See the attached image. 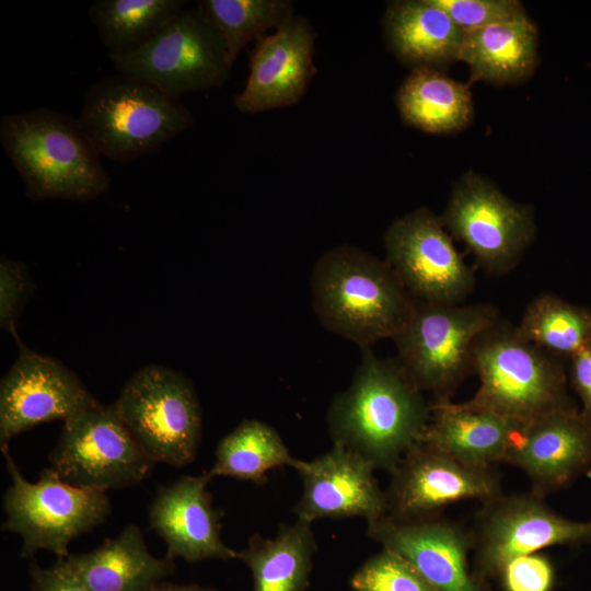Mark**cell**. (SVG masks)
<instances>
[{"instance_id": "obj_1", "label": "cell", "mask_w": 591, "mask_h": 591, "mask_svg": "<svg viewBox=\"0 0 591 591\" xmlns=\"http://www.w3.org/2000/svg\"><path fill=\"white\" fill-rule=\"evenodd\" d=\"M350 385L338 393L327 413L334 445L391 473L426 427L431 403L408 379L397 360H383L371 347Z\"/></svg>"}, {"instance_id": "obj_2", "label": "cell", "mask_w": 591, "mask_h": 591, "mask_svg": "<svg viewBox=\"0 0 591 591\" xmlns=\"http://www.w3.org/2000/svg\"><path fill=\"white\" fill-rule=\"evenodd\" d=\"M311 293L321 324L361 348L393 339L415 305L386 260L351 245L321 255L312 270Z\"/></svg>"}, {"instance_id": "obj_3", "label": "cell", "mask_w": 591, "mask_h": 591, "mask_svg": "<svg viewBox=\"0 0 591 591\" xmlns=\"http://www.w3.org/2000/svg\"><path fill=\"white\" fill-rule=\"evenodd\" d=\"M0 141L31 199H95L111 187L100 153L78 118L50 108L7 114Z\"/></svg>"}, {"instance_id": "obj_4", "label": "cell", "mask_w": 591, "mask_h": 591, "mask_svg": "<svg viewBox=\"0 0 591 591\" xmlns=\"http://www.w3.org/2000/svg\"><path fill=\"white\" fill-rule=\"evenodd\" d=\"M479 387L467 402L523 428L549 413L576 408L567 390L566 360L523 340L499 320L472 350Z\"/></svg>"}, {"instance_id": "obj_5", "label": "cell", "mask_w": 591, "mask_h": 591, "mask_svg": "<svg viewBox=\"0 0 591 591\" xmlns=\"http://www.w3.org/2000/svg\"><path fill=\"white\" fill-rule=\"evenodd\" d=\"M78 119L100 155L125 163L155 152L194 124L177 99L123 74L92 83Z\"/></svg>"}, {"instance_id": "obj_6", "label": "cell", "mask_w": 591, "mask_h": 591, "mask_svg": "<svg viewBox=\"0 0 591 591\" xmlns=\"http://www.w3.org/2000/svg\"><path fill=\"white\" fill-rule=\"evenodd\" d=\"M500 320L491 303L439 304L415 300L413 313L393 338L408 379L433 402L451 401L473 373L476 338Z\"/></svg>"}, {"instance_id": "obj_7", "label": "cell", "mask_w": 591, "mask_h": 591, "mask_svg": "<svg viewBox=\"0 0 591 591\" xmlns=\"http://www.w3.org/2000/svg\"><path fill=\"white\" fill-rule=\"evenodd\" d=\"M11 485L3 495L7 520L2 530L22 540L21 557L30 558L47 551L67 558L69 544L77 536L103 523L111 503L105 491L73 486L50 467L42 471L35 483L20 472L8 445L0 447Z\"/></svg>"}, {"instance_id": "obj_8", "label": "cell", "mask_w": 591, "mask_h": 591, "mask_svg": "<svg viewBox=\"0 0 591 591\" xmlns=\"http://www.w3.org/2000/svg\"><path fill=\"white\" fill-rule=\"evenodd\" d=\"M114 405L154 463L183 467L195 460L201 438V407L184 374L158 364L142 367L124 384Z\"/></svg>"}, {"instance_id": "obj_9", "label": "cell", "mask_w": 591, "mask_h": 591, "mask_svg": "<svg viewBox=\"0 0 591 591\" xmlns=\"http://www.w3.org/2000/svg\"><path fill=\"white\" fill-rule=\"evenodd\" d=\"M112 61L119 74L153 84L177 100L222 86L233 66L221 34L198 5L182 10L147 44Z\"/></svg>"}, {"instance_id": "obj_10", "label": "cell", "mask_w": 591, "mask_h": 591, "mask_svg": "<svg viewBox=\"0 0 591 591\" xmlns=\"http://www.w3.org/2000/svg\"><path fill=\"white\" fill-rule=\"evenodd\" d=\"M48 460V467L66 483L105 493L139 485L155 464L131 436L114 403H100L65 421Z\"/></svg>"}, {"instance_id": "obj_11", "label": "cell", "mask_w": 591, "mask_h": 591, "mask_svg": "<svg viewBox=\"0 0 591 591\" xmlns=\"http://www.w3.org/2000/svg\"><path fill=\"white\" fill-rule=\"evenodd\" d=\"M440 218L451 236L464 243L476 264L491 276L514 269L536 234L533 209L473 171L454 184Z\"/></svg>"}, {"instance_id": "obj_12", "label": "cell", "mask_w": 591, "mask_h": 591, "mask_svg": "<svg viewBox=\"0 0 591 591\" xmlns=\"http://www.w3.org/2000/svg\"><path fill=\"white\" fill-rule=\"evenodd\" d=\"M471 536L473 571L489 582L512 558L552 546L590 544L591 520L567 519L532 491L502 493L482 503Z\"/></svg>"}, {"instance_id": "obj_13", "label": "cell", "mask_w": 591, "mask_h": 591, "mask_svg": "<svg viewBox=\"0 0 591 591\" xmlns=\"http://www.w3.org/2000/svg\"><path fill=\"white\" fill-rule=\"evenodd\" d=\"M386 262L418 301L461 304L476 276L440 217L421 207L394 220L384 234Z\"/></svg>"}, {"instance_id": "obj_14", "label": "cell", "mask_w": 591, "mask_h": 591, "mask_svg": "<svg viewBox=\"0 0 591 591\" xmlns=\"http://www.w3.org/2000/svg\"><path fill=\"white\" fill-rule=\"evenodd\" d=\"M495 467L468 465L425 442H415L391 472L385 490L387 514L416 520L442 514L452 503L501 495Z\"/></svg>"}, {"instance_id": "obj_15", "label": "cell", "mask_w": 591, "mask_h": 591, "mask_svg": "<svg viewBox=\"0 0 591 591\" xmlns=\"http://www.w3.org/2000/svg\"><path fill=\"white\" fill-rule=\"evenodd\" d=\"M20 345V355L0 384V447L51 420L63 422L100 404L60 361Z\"/></svg>"}, {"instance_id": "obj_16", "label": "cell", "mask_w": 591, "mask_h": 591, "mask_svg": "<svg viewBox=\"0 0 591 591\" xmlns=\"http://www.w3.org/2000/svg\"><path fill=\"white\" fill-rule=\"evenodd\" d=\"M367 535L406 559L436 591H490L470 565L471 530L442 514L399 520L385 514L367 522Z\"/></svg>"}, {"instance_id": "obj_17", "label": "cell", "mask_w": 591, "mask_h": 591, "mask_svg": "<svg viewBox=\"0 0 591 591\" xmlns=\"http://www.w3.org/2000/svg\"><path fill=\"white\" fill-rule=\"evenodd\" d=\"M374 470L360 455L334 444L312 461L300 460L296 471L303 493L294 507L297 519L312 523L360 517L370 522L387 514L385 490L380 488Z\"/></svg>"}, {"instance_id": "obj_18", "label": "cell", "mask_w": 591, "mask_h": 591, "mask_svg": "<svg viewBox=\"0 0 591 591\" xmlns=\"http://www.w3.org/2000/svg\"><path fill=\"white\" fill-rule=\"evenodd\" d=\"M314 31L302 16L258 39L246 84L234 97L237 111L256 114L299 102L314 76Z\"/></svg>"}, {"instance_id": "obj_19", "label": "cell", "mask_w": 591, "mask_h": 591, "mask_svg": "<svg viewBox=\"0 0 591 591\" xmlns=\"http://www.w3.org/2000/svg\"><path fill=\"white\" fill-rule=\"evenodd\" d=\"M506 463L522 470L530 491L545 498L591 467V426L578 407L544 415L520 430Z\"/></svg>"}, {"instance_id": "obj_20", "label": "cell", "mask_w": 591, "mask_h": 591, "mask_svg": "<svg viewBox=\"0 0 591 591\" xmlns=\"http://www.w3.org/2000/svg\"><path fill=\"white\" fill-rule=\"evenodd\" d=\"M208 472L182 476L157 491L149 507V524L166 544L167 559L188 563L236 559L220 535V514L212 506Z\"/></svg>"}, {"instance_id": "obj_21", "label": "cell", "mask_w": 591, "mask_h": 591, "mask_svg": "<svg viewBox=\"0 0 591 591\" xmlns=\"http://www.w3.org/2000/svg\"><path fill=\"white\" fill-rule=\"evenodd\" d=\"M522 428L463 403L431 402L429 420L417 441L430 444L473 466L506 463Z\"/></svg>"}, {"instance_id": "obj_22", "label": "cell", "mask_w": 591, "mask_h": 591, "mask_svg": "<svg viewBox=\"0 0 591 591\" xmlns=\"http://www.w3.org/2000/svg\"><path fill=\"white\" fill-rule=\"evenodd\" d=\"M63 561L90 591H150L175 569L173 560L149 552L135 524L90 552L70 554Z\"/></svg>"}, {"instance_id": "obj_23", "label": "cell", "mask_w": 591, "mask_h": 591, "mask_svg": "<svg viewBox=\"0 0 591 591\" xmlns=\"http://www.w3.org/2000/svg\"><path fill=\"white\" fill-rule=\"evenodd\" d=\"M384 31L404 65L442 69L459 60L464 31L432 0H397L387 4Z\"/></svg>"}, {"instance_id": "obj_24", "label": "cell", "mask_w": 591, "mask_h": 591, "mask_svg": "<svg viewBox=\"0 0 591 591\" xmlns=\"http://www.w3.org/2000/svg\"><path fill=\"white\" fill-rule=\"evenodd\" d=\"M538 35L528 15L464 33L459 60L470 67V82L514 84L537 65Z\"/></svg>"}, {"instance_id": "obj_25", "label": "cell", "mask_w": 591, "mask_h": 591, "mask_svg": "<svg viewBox=\"0 0 591 591\" xmlns=\"http://www.w3.org/2000/svg\"><path fill=\"white\" fill-rule=\"evenodd\" d=\"M312 523L281 524L273 538L254 534L236 559L252 572L253 591H305L316 543Z\"/></svg>"}, {"instance_id": "obj_26", "label": "cell", "mask_w": 591, "mask_h": 591, "mask_svg": "<svg viewBox=\"0 0 591 591\" xmlns=\"http://www.w3.org/2000/svg\"><path fill=\"white\" fill-rule=\"evenodd\" d=\"M396 104L405 124L430 134H453L473 119L470 84L434 68H416L401 84Z\"/></svg>"}, {"instance_id": "obj_27", "label": "cell", "mask_w": 591, "mask_h": 591, "mask_svg": "<svg viewBox=\"0 0 591 591\" xmlns=\"http://www.w3.org/2000/svg\"><path fill=\"white\" fill-rule=\"evenodd\" d=\"M184 0H95L89 16L111 59L147 44L182 10Z\"/></svg>"}, {"instance_id": "obj_28", "label": "cell", "mask_w": 591, "mask_h": 591, "mask_svg": "<svg viewBox=\"0 0 591 591\" xmlns=\"http://www.w3.org/2000/svg\"><path fill=\"white\" fill-rule=\"evenodd\" d=\"M299 462L273 427L246 419L220 440L208 474L212 478L230 476L262 484L270 470L280 466L296 470Z\"/></svg>"}, {"instance_id": "obj_29", "label": "cell", "mask_w": 591, "mask_h": 591, "mask_svg": "<svg viewBox=\"0 0 591 591\" xmlns=\"http://www.w3.org/2000/svg\"><path fill=\"white\" fill-rule=\"evenodd\" d=\"M515 331L523 340L567 361L591 344V309L542 292L526 305Z\"/></svg>"}, {"instance_id": "obj_30", "label": "cell", "mask_w": 591, "mask_h": 591, "mask_svg": "<svg viewBox=\"0 0 591 591\" xmlns=\"http://www.w3.org/2000/svg\"><path fill=\"white\" fill-rule=\"evenodd\" d=\"M197 5L221 34L233 63L248 43L294 16L289 0H201Z\"/></svg>"}, {"instance_id": "obj_31", "label": "cell", "mask_w": 591, "mask_h": 591, "mask_svg": "<svg viewBox=\"0 0 591 591\" xmlns=\"http://www.w3.org/2000/svg\"><path fill=\"white\" fill-rule=\"evenodd\" d=\"M352 591H436L402 556L382 548L351 577Z\"/></svg>"}, {"instance_id": "obj_32", "label": "cell", "mask_w": 591, "mask_h": 591, "mask_svg": "<svg viewBox=\"0 0 591 591\" xmlns=\"http://www.w3.org/2000/svg\"><path fill=\"white\" fill-rule=\"evenodd\" d=\"M464 32L525 15L517 0H432Z\"/></svg>"}, {"instance_id": "obj_33", "label": "cell", "mask_w": 591, "mask_h": 591, "mask_svg": "<svg viewBox=\"0 0 591 591\" xmlns=\"http://www.w3.org/2000/svg\"><path fill=\"white\" fill-rule=\"evenodd\" d=\"M495 578L501 591H553L556 569L547 555L537 552L510 559Z\"/></svg>"}, {"instance_id": "obj_34", "label": "cell", "mask_w": 591, "mask_h": 591, "mask_svg": "<svg viewBox=\"0 0 591 591\" xmlns=\"http://www.w3.org/2000/svg\"><path fill=\"white\" fill-rule=\"evenodd\" d=\"M32 281L25 266L3 257L0 263V322L2 328L14 331V322L32 293Z\"/></svg>"}, {"instance_id": "obj_35", "label": "cell", "mask_w": 591, "mask_h": 591, "mask_svg": "<svg viewBox=\"0 0 591 591\" xmlns=\"http://www.w3.org/2000/svg\"><path fill=\"white\" fill-rule=\"evenodd\" d=\"M31 591H90L71 571L63 559L48 568L30 567Z\"/></svg>"}, {"instance_id": "obj_36", "label": "cell", "mask_w": 591, "mask_h": 591, "mask_svg": "<svg viewBox=\"0 0 591 591\" xmlns=\"http://www.w3.org/2000/svg\"><path fill=\"white\" fill-rule=\"evenodd\" d=\"M567 362L570 384L581 403L580 415L591 426V344L571 356Z\"/></svg>"}, {"instance_id": "obj_37", "label": "cell", "mask_w": 591, "mask_h": 591, "mask_svg": "<svg viewBox=\"0 0 591 591\" xmlns=\"http://www.w3.org/2000/svg\"><path fill=\"white\" fill-rule=\"evenodd\" d=\"M150 591H215L210 588L200 587L198 584H176L162 581L154 586Z\"/></svg>"}]
</instances>
